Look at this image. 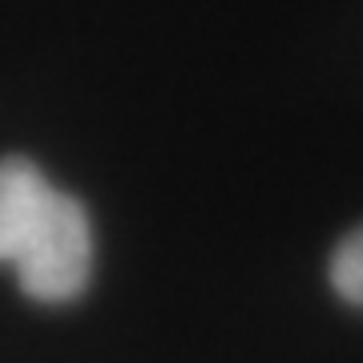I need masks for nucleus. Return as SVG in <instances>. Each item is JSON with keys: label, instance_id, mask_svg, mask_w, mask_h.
Listing matches in <instances>:
<instances>
[{"label": "nucleus", "instance_id": "1", "mask_svg": "<svg viewBox=\"0 0 363 363\" xmlns=\"http://www.w3.org/2000/svg\"><path fill=\"white\" fill-rule=\"evenodd\" d=\"M0 262L37 303H73L93 274V226L28 157H0Z\"/></svg>", "mask_w": 363, "mask_h": 363}, {"label": "nucleus", "instance_id": "2", "mask_svg": "<svg viewBox=\"0 0 363 363\" xmlns=\"http://www.w3.org/2000/svg\"><path fill=\"white\" fill-rule=\"evenodd\" d=\"M331 283H335V291L347 303L363 307V226L351 230L339 242V250L331 255Z\"/></svg>", "mask_w": 363, "mask_h": 363}]
</instances>
